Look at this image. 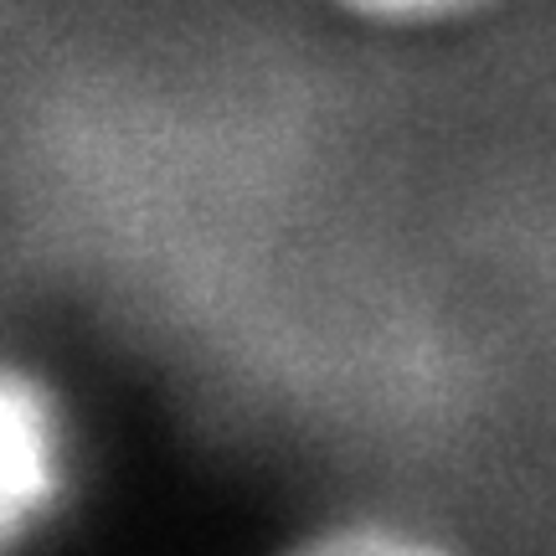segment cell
Segmentation results:
<instances>
[{
	"mask_svg": "<svg viewBox=\"0 0 556 556\" xmlns=\"http://www.w3.org/2000/svg\"><path fill=\"white\" fill-rule=\"evenodd\" d=\"M78 479L73 413L52 377L0 361V556H21L62 520Z\"/></svg>",
	"mask_w": 556,
	"mask_h": 556,
	"instance_id": "obj_1",
	"label": "cell"
},
{
	"mask_svg": "<svg viewBox=\"0 0 556 556\" xmlns=\"http://www.w3.org/2000/svg\"><path fill=\"white\" fill-rule=\"evenodd\" d=\"M283 556H464L433 531L397 526V520H340L315 536H304Z\"/></svg>",
	"mask_w": 556,
	"mask_h": 556,
	"instance_id": "obj_2",
	"label": "cell"
},
{
	"mask_svg": "<svg viewBox=\"0 0 556 556\" xmlns=\"http://www.w3.org/2000/svg\"><path fill=\"white\" fill-rule=\"evenodd\" d=\"M340 5L366 21H387V26H433V21L469 16L484 0H340Z\"/></svg>",
	"mask_w": 556,
	"mask_h": 556,
	"instance_id": "obj_3",
	"label": "cell"
}]
</instances>
